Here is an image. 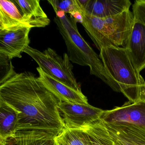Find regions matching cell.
Here are the masks:
<instances>
[{"label": "cell", "mask_w": 145, "mask_h": 145, "mask_svg": "<svg viewBox=\"0 0 145 145\" xmlns=\"http://www.w3.org/2000/svg\"><path fill=\"white\" fill-rule=\"evenodd\" d=\"M0 99L17 112V131H40L57 136L65 129L58 108L61 101L33 74L16 72L11 62L1 78Z\"/></svg>", "instance_id": "obj_1"}, {"label": "cell", "mask_w": 145, "mask_h": 145, "mask_svg": "<svg viewBox=\"0 0 145 145\" xmlns=\"http://www.w3.org/2000/svg\"><path fill=\"white\" fill-rule=\"evenodd\" d=\"M54 22L65 41L68 56L71 62L88 66L90 73L102 80L114 91L120 92L114 80L109 75L99 56L80 33L77 22L63 12L56 13Z\"/></svg>", "instance_id": "obj_2"}, {"label": "cell", "mask_w": 145, "mask_h": 145, "mask_svg": "<svg viewBox=\"0 0 145 145\" xmlns=\"http://www.w3.org/2000/svg\"><path fill=\"white\" fill-rule=\"evenodd\" d=\"M99 57L120 91L129 101H145V80L136 68L126 48L110 46L102 48Z\"/></svg>", "instance_id": "obj_3"}, {"label": "cell", "mask_w": 145, "mask_h": 145, "mask_svg": "<svg viewBox=\"0 0 145 145\" xmlns=\"http://www.w3.org/2000/svg\"><path fill=\"white\" fill-rule=\"evenodd\" d=\"M81 24L99 51L110 46L125 48L135 22L129 10L106 18L92 16L82 10Z\"/></svg>", "instance_id": "obj_4"}, {"label": "cell", "mask_w": 145, "mask_h": 145, "mask_svg": "<svg viewBox=\"0 0 145 145\" xmlns=\"http://www.w3.org/2000/svg\"><path fill=\"white\" fill-rule=\"evenodd\" d=\"M24 52L30 56L46 73L72 88L81 90L73 72L72 64L67 54L61 57L50 48L43 51L28 46Z\"/></svg>", "instance_id": "obj_5"}, {"label": "cell", "mask_w": 145, "mask_h": 145, "mask_svg": "<svg viewBox=\"0 0 145 145\" xmlns=\"http://www.w3.org/2000/svg\"><path fill=\"white\" fill-rule=\"evenodd\" d=\"M31 28L17 27L0 30L1 65L16 57L21 58L22 53L29 46V32Z\"/></svg>", "instance_id": "obj_6"}, {"label": "cell", "mask_w": 145, "mask_h": 145, "mask_svg": "<svg viewBox=\"0 0 145 145\" xmlns=\"http://www.w3.org/2000/svg\"><path fill=\"white\" fill-rule=\"evenodd\" d=\"M60 115L65 128L80 129L100 119L104 110L89 104L70 103L60 101Z\"/></svg>", "instance_id": "obj_7"}, {"label": "cell", "mask_w": 145, "mask_h": 145, "mask_svg": "<svg viewBox=\"0 0 145 145\" xmlns=\"http://www.w3.org/2000/svg\"><path fill=\"white\" fill-rule=\"evenodd\" d=\"M99 120L106 124L131 125L145 129V101H128L121 106L104 110Z\"/></svg>", "instance_id": "obj_8"}, {"label": "cell", "mask_w": 145, "mask_h": 145, "mask_svg": "<svg viewBox=\"0 0 145 145\" xmlns=\"http://www.w3.org/2000/svg\"><path fill=\"white\" fill-rule=\"evenodd\" d=\"M36 69L39 74L38 78L41 83L61 101L89 104L87 97L81 90L76 89L57 80L46 73L39 67Z\"/></svg>", "instance_id": "obj_9"}, {"label": "cell", "mask_w": 145, "mask_h": 145, "mask_svg": "<svg viewBox=\"0 0 145 145\" xmlns=\"http://www.w3.org/2000/svg\"><path fill=\"white\" fill-rule=\"evenodd\" d=\"M78 1L83 11L99 18H106L120 14L129 10L131 5V2L129 0H78Z\"/></svg>", "instance_id": "obj_10"}, {"label": "cell", "mask_w": 145, "mask_h": 145, "mask_svg": "<svg viewBox=\"0 0 145 145\" xmlns=\"http://www.w3.org/2000/svg\"><path fill=\"white\" fill-rule=\"evenodd\" d=\"M130 58L139 72L145 68V25L135 20L125 47Z\"/></svg>", "instance_id": "obj_11"}, {"label": "cell", "mask_w": 145, "mask_h": 145, "mask_svg": "<svg viewBox=\"0 0 145 145\" xmlns=\"http://www.w3.org/2000/svg\"><path fill=\"white\" fill-rule=\"evenodd\" d=\"M56 136L46 131H18L3 141L0 145H57Z\"/></svg>", "instance_id": "obj_12"}, {"label": "cell", "mask_w": 145, "mask_h": 145, "mask_svg": "<svg viewBox=\"0 0 145 145\" xmlns=\"http://www.w3.org/2000/svg\"><path fill=\"white\" fill-rule=\"evenodd\" d=\"M103 124L108 134L122 145H145V129L131 125Z\"/></svg>", "instance_id": "obj_13"}, {"label": "cell", "mask_w": 145, "mask_h": 145, "mask_svg": "<svg viewBox=\"0 0 145 145\" xmlns=\"http://www.w3.org/2000/svg\"><path fill=\"white\" fill-rule=\"evenodd\" d=\"M17 27L36 28L33 23L24 18L13 1H0V30Z\"/></svg>", "instance_id": "obj_14"}, {"label": "cell", "mask_w": 145, "mask_h": 145, "mask_svg": "<svg viewBox=\"0 0 145 145\" xmlns=\"http://www.w3.org/2000/svg\"><path fill=\"white\" fill-rule=\"evenodd\" d=\"M24 18L30 21L36 27H45L50 20L40 5L39 0H14Z\"/></svg>", "instance_id": "obj_15"}, {"label": "cell", "mask_w": 145, "mask_h": 145, "mask_svg": "<svg viewBox=\"0 0 145 145\" xmlns=\"http://www.w3.org/2000/svg\"><path fill=\"white\" fill-rule=\"evenodd\" d=\"M18 120V114L16 109L0 99V141L16 132Z\"/></svg>", "instance_id": "obj_16"}, {"label": "cell", "mask_w": 145, "mask_h": 145, "mask_svg": "<svg viewBox=\"0 0 145 145\" xmlns=\"http://www.w3.org/2000/svg\"><path fill=\"white\" fill-rule=\"evenodd\" d=\"M56 140L57 145H93L89 136L81 129L65 128Z\"/></svg>", "instance_id": "obj_17"}, {"label": "cell", "mask_w": 145, "mask_h": 145, "mask_svg": "<svg viewBox=\"0 0 145 145\" xmlns=\"http://www.w3.org/2000/svg\"><path fill=\"white\" fill-rule=\"evenodd\" d=\"M80 129L88 135L93 145H112L111 136L100 120Z\"/></svg>", "instance_id": "obj_18"}, {"label": "cell", "mask_w": 145, "mask_h": 145, "mask_svg": "<svg viewBox=\"0 0 145 145\" xmlns=\"http://www.w3.org/2000/svg\"><path fill=\"white\" fill-rule=\"evenodd\" d=\"M48 2L56 13L59 12L68 13L77 22L81 23L82 9L78 0H48Z\"/></svg>", "instance_id": "obj_19"}, {"label": "cell", "mask_w": 145, "mask_h": 145, "mask_svg": "<svg viewBox=\"0 0 145 145\" xmlns=\"http://www.w3.org/2000/svg\"><path fill=\"white\" fill-rule=\"evenodd\" d=\"M132 12L135 21L145 25V0H137L132 6Z\"/></svg>", "instance_id": "obj_20"}]
</instances>
